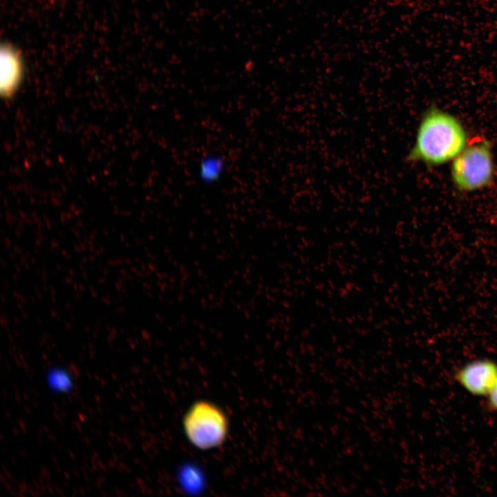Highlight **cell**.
I'll use <instances>...</instances> for the list:
<instances>
[{"label":"cell","mask_w":497,"mask_h":497,"mask_svg":"<svg viewBox=\"0 0 497 497\" xmlns=\"http://www.w3.org/2000/svg\"><path fill=\"white\" fill-rule=\"evenodd\" d=\"M465 141L460 123L449 113L431 107L421 119L406 160L427 165L440 164L455 158L463 150Z\"/></svg>","instance_id":"obj_1"},{"label":"cell","mask_w":497,"mask_h":497,"mask_svg":"<svg viewBox=\"0 0 497 497\" xmlns=\"http://www.w3.org/2000/svg\"><path fill=\"white\" fill-rule=\"evenodd\" d=\"M188 441L196 448L209 450L221 446L228 433V420L218 406L206 400L194 402L183 418Z\"/></svg>","instance_id":"obj_2"},{"label":"cell","mask_w":497,"mask_h":497,"mask_svg":"<svg viewBox=\"0 0 497 497\" xmlns=\"http://www.w3.org/2000/svg\"><path fill=\"white\" fill-rule=\"evenodd\" d=\"M494 166L489 144L476 142L462 150L454 161L451 173L454 184L462 191H471L488 185Z\"/></svg>","instance_id":"obj_3"},{"label":"cell","mask_w":497,"mask_h":497,"mask_svg":"<svg viewBox=\"0 0 497 497\" xmlns=\"http://www.w3.org/2000/svg\"><path fill=\"white\" fill-rule=\"evenodd\" d=\"M455 378L470 393L487 396L497 380V364L487 359L474 360L460 368Z\"/></svg>","instance_id":"obj_4"},{"label":"cell","mask_w":497,"mask_h":497,"mask_svg":"<svg viewBox=\"0 0 497 497\" xmlns=\"http://www.w3.org/2000/svg\"><path fill=\"white\" fill-rule=\"evenodd\" d=\"M24 74V65L21 53L10 43L1 46V95L6 99H11L17 92Z\"/></svg>","instance_id":"obj_5"},{"label":"cell","mask_w":497,"mask_h":497,"mask_svg":"<svg viewBox=\"0 0 497 497\" xmlns=\"http://www.w3.org/2000/svg\"><path fill=\"white\" fill-rule=\"evenodd\" d=\"M45 380L48 388L56 393L66 394L71 392L74 388L73 376L64 367L56 365L49 367Z\"/></svg>","instance_id":"obj_6"},{"label":"cell","mask_w":497,"mask_h":497,"mask_svg":"<svg viewBox=\"0 0 497 497\" xmlns=\"http://www.w3.org/2000/svg\"><path fill=\"white\" fill-rule=\"evenodd\" d=\"M223 168L222 159L217 156L210 155L204 158L200 162L199 174L203 182L211 183L221 176Z\"/></svg>","instance_id":"obj_7"},{"label":"cell","mask_w":497,"mask_h":497,"mask_svg":"<svg viewBox=\"0 0 497 497\" xmlns=\"http://www.w3.org/2000/svg\"><path fill=\"white\" fill-rule=\"evenodd\" d=\"M487 397L488 407L491 411H497V380Z\"/></svg>","instance_id":"obj_8"}]
</instances>
